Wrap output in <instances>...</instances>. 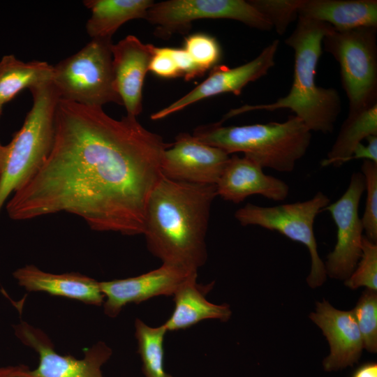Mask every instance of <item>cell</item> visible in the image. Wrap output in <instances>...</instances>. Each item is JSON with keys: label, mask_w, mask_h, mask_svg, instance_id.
<instances>
[{"label": "cell", "mask_w": 377, "mask_h": 377, "mask_svg": "<svg viewBox=\"0 0 377 377\" xmlns=\"http://www.w3.org/2000/svg\"><path fill=\"white\" fill-rule=\"evenodd\" d=\"M112 45L110 39H91L53 66L52 83L61 99L95 108L123 105L114 87Z\"/></svg>", "instance_id": "cell-6"}, {"label": "cell", "mask_w": 377, "mask_h": 377, "mask_svg": "<svg viewBox=\"0 0 377 377\" xmlns=\"http://www.w3.org/2000/svg\"><path fill=\"white\" fill-rule=\"evenodd\" d=\"M7 146L0 142V174L1 173L6 161Z\"/></svg>", "instance_id": "cell-34"}, {"label": "cell", "mask_w": 377, "mask_h": 377, "mask_svg": "<svg viewBox=\"0 0 377 377\" xmlns=\"http://www.w3.org/2000/svg\"><path fill=\"white\" fill-rule=\"evenodd\" d=\"M193 135L229 155L237 152L281 172H292L308 150L311 131L295 115L283 122L223 126L221 121L197 127Z\"/></svg>", "instance_id": "cell-4"}, {"label": "cell", "mask_w": 377, "mask_h": 377, "mask_svg": "<svg viewBox=\"0 0 377 377\" xmlns=\"http://www.w3.org/2000/svg\"><path fill=\"white\" fill-rule=\"evenodd\" d=\"M367 192L364 212L361 218L365 237L370 241H377V163L363 160L361 165Z\"/></svg>", "instance_id": "cell-28"}, {"label": "cell", "mask_w": 377, "mask_h": 377, "mask_svg": "<svg viewBox=\"0 0 377 377\" xmlns=\"http://www.w3.org/2000/svg\"><path fill=\"white\" fill-rule=\"evenodd\" d=\"M364 191L363 175L354 172L341 197L324 209L330 213L337 228L336 244L324 263L327 275L333 279H348L361 257L364 230L359 205Z\"/></svg>", "instance_id": "cell-10"}, {"label": "cell", "mask_w": 377, "mask_h": 377, "mask_svg": "<svg viewBox=\"0 0 377 377\" xmlns=\"http://www.w3.org/2000/svg\"><path fill=\"white\" fill-rule=\"evenodd\" d=\"M0 377H37L33 370L25 365L0 367Z\"/></svg>", "instance_id": "cell-32"}, {"label": "cell", "mask_w": 377, "mask_h": 377, "mask_svg": "<svg viewBox=\"0 0 377 377\" xmlns=\"http://www.w3.org/2000/svg\"><path fill=\"white\" fill-rule=\"evenodd\" d=\"M214 184H193L163 175L147 205L145 229L149 251L163 264L197 272L207 260L206 234Z\"/></svg>", "instance_id": "cell-2"}, {"label": "cell", "mask_w": 377, "mask_h": 377, "mask_svg": "<svg viewBox=\"0 0 377 377\" xmlns=\"http://www.w3.org/2000/svg\"><path fill=\"white\" fill-rule=\"evenodd\" d=\"M151 0H85L84 5L91 11L86 31L91 39L112 40L113 34L125 22L145 19Z\"/></svg>", "instance_id": "cell-21"}, {"label": "cell", "mask_w": 377, "mask_h": 377, "mask_svg": "<svg viewBox=\"0 0 377 377\" xmlns=\"http://www.w3.org/2000/svg\"><path fill=\"white\" fill-rule=\"evenodd\" d=\"M171 145L136 117L115 119L103 108L60 98L51 151L6 202L7 214L27 221L66 212L96 231L144 234L148 200Z\"/></svg>", "instance_id": "cell-1"}, {"label": "cell", "mask_w": 377, "mask_h": 377, "mask_svg": "<svg viewBox=\"0 0 377 377\" xmlns=\"http://www.w3.org/2000/svg\"><path fill=\"white\" fill-rule=\"evenodd\" d=\"M201 19H229L263 31L273 29L269 20L244 0H168L154 3L145 20L156 26L158 36L166 38L188 29L193 21Z\"/></svg>", "instance_id": "cell-9"}, {"label": "cell", "mask_w": 377, "mask_h": 377, "mask_svg": "<svg viewBox=\"0 0 377 377\" xmlns=\"http://www.w3.org/2000/svg\"><path fill=\"white\" fill-rule=\"evenodd\" d=\"M30 91L32 107L6 145V161L0 174V212L8 197L39 170L53 145L59 96L52 82Z\"/></svg>", "instance_id": "cell-5"}, {"label": "cell", "mask_w": 377, "mask_h": 377, "mask_svg": "<svg viewBox=\"0 0 377 377\" xmlns=\"http://www.w3.org/2000/svg\"><path fill=\"white\" fill-rule=\"evenodd\" d=\"M352 377H377V364L367 362L358 367Z\"/></svg>", "instance_id": "cell-33"}, {"label": "cell", "mask_w": 377, "mask_h": 377, "mask_svg": "<svg viewBox=\"0 0 377 377\" xmlns=\"http://www.w3.org/2000/svg\"><path fill=\"white\" fill-rule=\"evenodd\" d=\"M371 135H377V103L348 114L321 166L340 167L349 161L355 148Z\"/></svg>", "instance_id": "cell-23"}, {"label": "cell", "mask_w": 377, "mask_h": 377, "mask_svg": "<svg viewBox=\"0 0 377 377\" xmlns=\"http://www.w3.org/2000/svg\"><path fill=\"white\" fill-rule=\"evenodd\" d=\"M13 275L18 284L28 291L45 292L96 306L104 302L99 281L80 273L52 274L27 265L17 269Z\"/></svg>", "instance_id": "cell-18"}, {"label": "cell", "mask_w": 377, "mask_h": 377, "mask_svg": "<svg viewBox=\"0 0 377 377\" xmlns=\"http://www.w3.org/2000/svg\"><path fill=\"white\" fill-rule=\"evenodd\" d=\"M138 352L142 362L145 377H173L164 371L163 339L167 330L164 325L152 327L141 320L135 321Z\"/></svg>", "instance_id": "cell-24"}, {"label": "cell", "mask_w": 377, "mask_h": 377, "mask_svg": "<svg viewBox=\"0 0 377 377\" xmlns=\"http://www.w3.org/2000/svg\"><path fill=\"white\" fill-rule=\"evenodd\" d=\"M366 140V145L362 142L355 148L349 161L362 159L377 163V135H371L367 138Z\"/></svg>", "instance_id": "cell-31"}, {"label": "cell", "mask_w": 377, "mask_h": 377, "mask_svg": "<svg viewBox=\"0 0 377 377\" xmlns=\"http://www.w3.org/2000/svg\"><path fill=\"white\" fill-rule=\"evenodd\" d=\"M332 28L327 23L298 17L296 27L284 40L293 49L295 55L293 82L288 94L274 103L244 105L232 109L221 121L253 110L289 109L311 131L332 133L341 111L340 96L337 89L316 84L323 39Z\"/></svg>", "instance_id": "cell-3"}, {"label": "cell", "mask_w": 377, "mask_h": 377, "mask_svg": "<svg viewBox=\"0 0 377 377\" xmlns=\"http://www.w3.org/2000/svg\"><path fill=\"white\" fill-rule=\"evenodd\" d=\"M377 27L337 30L324 36L325 51L338 61L342 87L349 101V112L377 103Z\"/></svg>", "instance_id": "cell-7"}, {"label": "cell", "mask_w": 377, "mask_h": 377, "mask_svg": "<svg viewBox=\"0 0 377 377\" xmlns=\"http://www.w3.org/2000/svg\"><path fill=\"white\" fill-rule=\"evenodd\" d=\"M249 3L271 23L276 33L283 35L298 16L301 0H249Z\"/></svg>", "instance_id": "cell-29"}, {"label": "cell", "mask_w": 377, "mask_h": 377, "mask_svg": "<svg viewBox=\"0 0 377 377\" xmlns=\"http://www.w3.org/2000/svg\"><path fill=\"white\" fill-rule=\"evenodd\" d=\"M53 66L46 61L24 62L13 54L0 60V105L13 100L24 89L29 90L51 82Z\"/></svg>", "instance_id": "cell-22"}, {"label": "cell", "mask_w": 377, "mask_h": 377, "mask_svg": "<svg viewBox=\"0 0 377 377\" xmlns=\"http://www.w3.org/2000/svg\"><path fill=\"white\" fill-rule=\"evenodd\" d=\"M279 45V40H273L255 59L239 66L232 68L214 66L202 82L176 101L153 113L151 119H163L199 101L221 94L239 95L246 85L266 75L274 66Z\"/></svg>", "instance_id": "cell-13"}, {"label": "cell", "mask_w": 377, "mask_h": 377, "mask_svg": "<svg viewBox=\"0 0 377 377\" xmlns=\"http://www.w3.org/2000/svg\"><path fill=\"white\" fill-rule=\"evenodd\" d=\"M155 46L128 35L112 45L115 89L128 115L138 116L142 110V87Z\"/></svg>", "instance_id": "cell-15"}, {"label": "cell", "mask_w": 377, "mask_h": 377, "mask_svg": "<svg viewBox=\"0 0 377 377\" xmlns=\"http://www.w3.org/2000/svg\"><path fill=\"white\" fill-rule=\"evenodd\" d=\"M183 48L202 74L217 66L221 57L219 43L206 34L189 35L185 38Z\"/></svg>", "instance_id": "cell-26"}, {"label": "cell", "mask_w": 377, "mask_h": 377, "mask_svg": "<svg viewBox=\"0 0 377 377\" xmlns=\"http://www.w3.org/2000/svg\"><path fill=\"white\" fill-rule=\"evenodd\" d=\"M196 278L197 274L191 276L173 295L175 309L163 324L167 331L184 330L207 319L223 322L230 319L232 311L229 305L215 304L205 298L213 283L204 286L197 283Z\"/></svg>", "instance_id": "cell-20"}, {"label": "cell", "mask_w": 377, "mask_h": 377, "mask_svg": "<svg viewBox=\"0 0 377 377\" xmlns=\"http://www.w3.org/2000/svg\"><path fill=\"white\" fill-rule=\"evenodd\" d=\"M298 17L327 23L337 30L377 27V1L301 0Z\"/></svg>", "instance_id": "cell-19"}, {"label": "cell", "mask_w": 377, "mask_h": 377, "mask_svg": "<svg viewBox=\"0 0 377 377\" xmlns=\"http://www.w3.org/2000/svg\"><path fill=\"white\" fill-rule=\"evenodd\" d=\"M216 186L217 195L234 203H239L252 195L283 201L290 190L283 180L265 174L258 163L236 154L230 156Z\"/></svg>", "instance_id": "cell-17"}, {"label": "cell", "mask_w": 377, "mask_h": 377, "mask_svg": "<svg viewBox=\"0 0 377 377\" xmlns=\"http://www.w3.org/2000/svg\"><path fill=\"white\" fill-rule=\"evenodd\" d=\"M359 328L363 347L368 352L377 351V293L366 289L352 311Z\"/></svg>", "instance_id": "cell-25"}, {"label": "cell", "mask_w": 377, "mask_h": 377, "mask_svg": "<svg viewBox=\"0 0 377 377\" xmlns=\"http://www.w3.org/2000/svg\"><path fill=\"white\" fill-rule=\"evenodd\" d=\"M309 318L329 343L330 354L323 361L325 371H338L358 362L364 347L352 311L339 310L323 300L316 302Z\"/></svg>", "instance_id": "cell-16"}, {"label": "cell", "mask_w": 377, "mask_h": 377, "mask_svg": "<svg viewBox=\"0 0 377 377\" xmlns=\"http://www.w3.org/2000/svg\"><path fill=\"white\" fill-rule=\"evenodd\" d=\"M230 156L193 135L180 133L162 154L161 172L175 181L216 185Z\"/></svg>", "instance_id": "cell-12"}, {"label": "cell", "mask_w": 377, "mask_h": 377, "mask_svg": "<svg viewBox=\"0 0 377 377\" xmlns=\"http://www.w3.org/2000/svg\"><path fill=\"white\" fill-rule=\"evenodd\" d=\"M197 272L163 264L138 276L99 282L105 300L104 313L116 317L127 304L146 301L154 297L173 295L177 290Z\"/></svg>", "instance_id": "cell-14"}, {"label": "cell", "mask_w": 377, "mask_h": 377, "mask_svg": "<svg viewBox=\"0 0 377 377\" xmlns=\"http://www.w3.org/2000/svg\"><path fill=\"white\" fill-rule=\"evenodd\" d=\"M330 203L329 197L318 191L309 200L274 207L247 203L236 211L235 218L242 226H258L276 231L306 246L311 261L306 282L315 288L325 283L327 273L318 253L313 224L316 216Z\"/></svg>", "instance_id": "cell-8"}, {"label": "cell", "mask_w": 377, "mask_h": 377, "mask_svg": "<svg viewBox=\"0 0 377 377\" xmlns=\"http://www.w3.org/2000/svg\"><path fill=\"white\" fill-rule=\"evenodd\" d=\"M351 289L364 286L377 290V244L364 235L362 242V254L353 273L345 280Z\"/></svg>", "instance_id": "cell-27"}, {"label": "cell", "mask_w": 377, "mask_h": 377, "mask_svg": "<svg viewBox=\"0 0 377 377\" xmlns=\"http://www.w3.org/2000/svg\"><path fill=\"white\" fill-rule=\"evenodd\" d=\"M149 71L157 76L165 78L181 76L177 62L172 56L171 47H155Z\"/></svg>", "instance_id": "cell-30"}, {"label": "cell", "mask_w": 377, "mask_h": 377, "mask_svg": "<svg viewBox=\"0 0 377 377\" xmlns=\"http://www.w3.org/2000/svg\"><path fill=\"white\" fill-rule=\"evenodd\" d=\"M2 110H3V105H0V116H1V112H2Z\"/></svg>", "instance_id": "cell-35"}, {"label": "cell", "mask_w": 377, "mask_h": 377, "mask_svg": "<svg viewBox=\"0 0 377 377\" xmlns=\"http://www.w3.org/2000/svg\"><path fill=\"white\" fill-rule=\"evenodd\" d=\"M15 335L38 355L39 364L33 370L37 377H103L101 367L110 359L111 348L99 341L84 350L82 359L58 354L48 336L26 322L13 326Z\"/></svg>", "instance_id": "cell-11"}]
</instances>
